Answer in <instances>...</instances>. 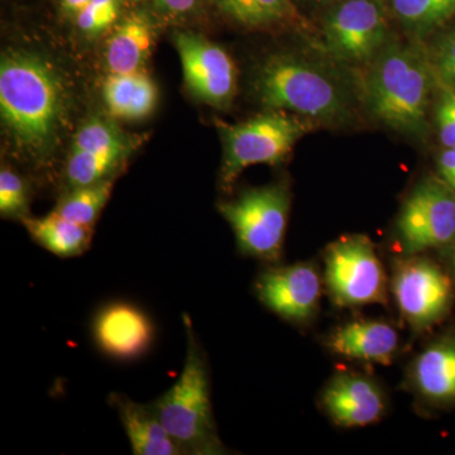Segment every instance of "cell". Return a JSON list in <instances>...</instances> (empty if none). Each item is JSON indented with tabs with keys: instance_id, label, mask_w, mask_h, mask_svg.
Returning <instances> with one entry per match:
<instances>
[{
	"instance_id": "1",
	"label": "cell",
	"mask_w": 455,
	"mask_h": 455,
	"mask_svg": "<svg viewBox=\"0 0 455 455\" xmlns=\"http://www.w3.org/2000/svg\"><path fill=\"white\" fill-rule=\"evenodd\" d=\"M0 112L9 139L33 163L55 152L68 116V94L50 62L26 51L4 53L0 62Z\"/></svg>"
},
{
	"instance_id": "2",
	"label": "cell",
	"mask_w": 455,
	"mask_h": 455,
	"mask_svg": "<svg viewBox=\"0 0 455 455\" xmlns=\"http://www.w3.org/2000/svg\"><path fill=\"white\" fill-rule=\"evenodd\" d=\"M254 97L267 110L290 112L311 124H350L355 97L331 66L293 52H278L254 68Z\"/></svg>"
},
{
	"instance_id": "3",
	"label": "cell",
	"mask_w": 455,
	"mask_h": 455,
	"mask_svg": "<svg viewBox=\"0 0 455 455\" xmlns=\"http://www.w3.org/2000/svg\"><path fill=\"white\" fill-rule=\"evenodd\" d=\"M434 66L414 42L392 40L364 68L362 101L390 130L423 139L427 130Z\"/></svg>"
},
{
	"instance_id": "4",
	"label": "cell",
	"mask_w": 455,
	"mask_h": 455,
	"mask_svg": "<svg viewBox=\"0 0 455 455\" xmlns=\"http://www.w3.org/2000/svg\"><path fill=\"white\" fill-rule=\"evenodd\" d=\"M187 357L178 381L149 403L184 455L227 454L212 415L211 377L205 353L188 314L182 315Z\"/></svg>"
},
{
	"instance_id": "5",
	"label": "cell",
	"mask_w": 455,
	"mask_h": 455,
	"mask_svg": "<svg viewBox=\"0 0 455 455\" xmlns=\"http://www.w3.org/2000/svg\"><path fill=\"white\" fill-rule=\"evenodd\" d=\"M223 142L220 184L232 190L241 173L253 164L283 163L293 147L311 130V123L281 110H268L248 121H215Z\"/></svg>"
},
{
	"instance_id": "6",
	"label": "cell",
	"mask_w": 455,
	"mask_h": 455,
	"mask_svg": "<svg viewBox=\"0 0 455 455\" xmlns=\"http://www.w3.org/2000/svg\"><path fill=\"white\" fill-rule=\"evenodd\" d=\"M291 196L284 184L247 188L235 199L218 204L232 227L241 253L268 263L283 257Z\"/></svg>"
},
{
	"instance_id": "7",
	"label": "cell",
	"mask_w": 455,
	"mask_h": 455,
	"mask_svg": "<svg viewBox=\"0 0 455 455\" xmlns=\"http://www.w3.org/2000/svg\"><path fill=\"white\" fill-rule=\"evenodd\" d=\"M390 17L383 0H339L322 13V40L334 61L366 68L391 41Z\"/></svg>"
},
{
	"instance_id": "8",
	"label": "cell",
	"mask_w": 455,
	"mask_h": 455,
	"mask_svg": "<svg viewBox=\"0 0 455 455\" xmlns=\"http://www.w3.org/2000/svg\"><path fill=\"white\" fill-rule=\"evenodd\" d=\"M325 281L339 307L386 304L387 277L379 254L366 235L340 236L325 253Z\"/></svg>"
},
{
	"instance_id": "9",
	"label": "cell",
	"mask_w": 455,
	"mask_h": 455,
	"mask_svg": "<svg viewBox=\"0 0 455 455\" xmlns=\"http://www.w3.org/2000/svg\"><path fill=\"white\" fill-rule=\"evenodd\" d=\"M396 228L405 256L448 245L455 239L454 191L442 180H424L407 196Z\"/></svg>"
},
{
	"instance_id": "10",
	"label": "cell",
	"mask_w": 455,
	"mask_h": 455,
	"mask_svg": "<svg viewBox=\"0 0 455 455\" xmlns=\"http://www.w3.org/2000/svg\"><path fill=\"white\" fill-rule=\"evenodd\" d=\"M392 289L398 309L415 331H427L440 322L453 299L447 275L433 260L418 254L395 263Z\"/></svg>"
},
{
	"instance_id": "11",
	"label": "cell",
	"mask_w": 455,
	"mask_h": 455,
	"mask_svg": "<svg viewBox=\"0 0 455 455\" xmlns=\"http://www.w3.org/2000/svg\"><path fill=\"white\" fill-rule=\"evenodd\" d=\"M173 44L188 90L209 106L229 107L236 92V70L229 53L191 31L173 33Z\"/></svg>"
},
{
	"instance_id": "12",
	"label": "cell",
	"mask_w": 455,
	"mask_h": 455,
	"mask_svg": "<svg viewBox=\"0 0 455 455\" xmlns=\"http://www.w3.org/2000/svg\"><path fill=\"white\" fill-rule=\"evenodd\" d=\"M90 331L99 352L118 362L142 358L156 338L151 316L139 305L124 300L109 301L99 307Z\"/></svg>"
},
{
	"instance_id": "13",
	"label": "cell",
	"mask_w": 455,
	"mask_h": 455,
	"mask_svg": "<svg viewBox=\"0 0 455 455\" xmlns=\"http://www.w3.org/2000/svg\"><path fill=\"white\" fill-rule=\"evenodd\" d=\"M254 292L269 311L301 324L315 315L322 280L311 263L269 267L257 277Z\"/></svg>"
},
{
	"instance_id": "14",
	"label": "cell",
	"mask_w": 455,
	"mask_h": 455,
	"mask_svg": "<svg viewBox=\"0 0 455 455\" xmlns=\"http://www.w3.org/2000/svg\"><path fill=\"white\" fill-rule=\"evenodd\" d=\"M322 406L338 427H362L382 418L386 398L379 386L363 374L339 373L325 386Z\"/></svg>"
},
{
	"instance_id": "15",
	"label": "cell",
	"mask_w": 455,
	"mask_h": 455,
	"mask_svg": "<svg viewBox=\"0 0 455 455\" xmlns=\"http://www.w3.org/2000/svg\"><path fill=\"white\" fill-rule=\"evenodd\" d=\"M326 346L344 358L391 364L400 346V337L388 323L359 320L334 329L326 338Z\"/></svg>"
},
{
	"instance_id": "16",
	"label": "cell",
	"mask_w": 455,
	"mask_h": 455,
	"mask_svg": "<svg viewBox=\"0 0 455 455\" xmlns=\"http://www.w3.org/2000/svg\"><path fill=\"white\" fill-rule=\"evenodd\" d=\"M156 25L143 11L121 18L107 42L106 61L110 74L143 71L156 44Z\"/></svg>"
},
{
	"instance_id": "17",
	"label": "cell",
	"mask_w": 455,
	"mask_h": 455,
	"mask_svg": "<svg viewBox=\"0 0 455 455\" xmlns=\"http://www.w3.org/2000/svg\"><path fill=\"white\" fill-rule=\"evenodd\" d=\"M108 403L116 410L134 455H184L164 429L149 403H134L122 394H110Z\"/></svg>"
},
{
	"instance_id": "18",
	"label": "cell",
	"mask_w": 455,
	"mask_h": 455,
	"mask_svg": "<svg viewBox=\"0 0 455 455\" xmlns=\"http://www.w3.org/2000/svg\"><path fill=\"white\" fill-rule=\"evenodd\" d=\"M415 390L433 403H455V335L431 344L411 368Z\"/></svg>"
},
{
	"instance_id": "19",
	"label": "cell",
	"mask_w": 455,
	"mask_h": 455,
	"mask_svg": "<svg viewBox=\"0 0 455 455\" xmlns=\"http://www.w3.org/2000/svg\"><path fill=\"white\" fill-rule=\"evenodd\" d=\"M103 98L108 112L122 121H140L154 113L158 90L143 71L110 74L103 84Z\"/></svg>"
},
{
	"instance_id": "20",
	"label": "cell",
	"mask_w": 455,
	"mask_h": 455,
	"mask_svg": "<svg viewBox=\"0 0 455 455\" xmlns=\"http://www.w3.org/2000/svg\"><path fill=\"white\" fill-rule=\"evenodd\" d=\"M22 223L36 243L60 259L82 256L94 236V228L80 226L53 211L42 218H26Z\"/></svg>"
},
{
	"instance_id": "21",
	"label": "cell",
	"mask_w": 455,
	"mask_h": 455,
	"mask_svg": "<svg viewBox=\"0 0 455 455\" xmlns=\"http://www.w3.org/2000/svg\"><path fill=\"white\" fill-rule=\"evenodd\" d=\"M220 13L245 28L277 26L307 27L293 0H214Z\"/></svg>"
},
{
	"instance_id": "22",
	"label": "cell",
	"mask_w": 455,
	"mask_h": 455,
	"mask_svg": "<svg viewBox=\"0 0 455 455\" xmlns=\"http://www.w3.org/2000/svg\"><path fill=\"white\" fill-rule=\"evenodd\" d=\"M134 148L136 140L98 151H70L65 169L66 190L116 178Z\"/></svg>"
},
{
	"instance_id": "23",
	"label": "cell",
	"mask_w": 455,
	"mask_h": 455,
	"mask_svg": "<svg viewBox=\"0 0 455 455\" xmlns=\"http://www.w3.org/2000/svg\"><path fill=\"white\" fill-rule=\"evenodd\" d=\"M386 4L403 31L418 40L455 14V0H386Z\"/></svg>"
},
{
	"instance_id": "24",
	"label": "cell",
	"mask_w": 455,
	"mask_h": 455,
	"mask_svg": "<svg viewBox=\"0 0 455 455\" xmlns=\"http://www.w3.org/2000/svg\"><path fill=\"white\" fill-rule=\"evenodd\" d=\"M116 180L110 178L88 187L66 190L53 212L80 226L94 228L112 196Z\"/></svg>"
},
{
	"instance_id": "25",
	"label": "cell",
	"mask_w": 455,
	"mask_h": 455,
	"mask_svg": "<svg viewBox=\"0 0 455 455\" xmlns=\"http://www.w3.org/2000/svg\"><path fill=\"white\" fill-rule=\"evenodd\" d=\"M133 140L110 119L94 116L83 123L75 134L71 151H98Z\"/></svg>"
},
{
	"instance_id": "26",
	"label": "cell",
	"mask_w": 455,
	"mask_h": 455,
	"mask_svg": "<svg viewBox=\"0 0 455 455\" xmlns=\"http://www.w3.org/2000/svg\"><path fill=\"white\" fill-rule=\"evenodd\" d=\"M0 214L4 220L23 221L29 215V188L26 180L12 170L0 171Z\"/></svg>"
},
{
	"instance_id": "27",
	"label": "cell",
	"mask_w": 455,
	"mask_h": 455,
	"mask_svg": "<svg viewBox=\"0 0 455 455\" xmlns=\"http://www.w3.org/2000/svg\"><path fill=\"white\" fill-rule=\"evenodd\" d=\"M123 0H92L74 22L86 37H98L121 20Z\"/></svg>"
},
{
	"instance_id": "28",
	"label": "cell",
	"mask_w": 455,
	"mask_h": 455,
	"mask_svg": "<svg viewBox=\"0 0 455 455\" xmlns=\"http://www.w3.org/2000/svg\"><path fill=\"white\" fill-rule=\"evenodd\" d=\"M433 66L443 84L455 90V28L443 36L436 44Z\"/></svg>"
},
{
	"instance_id": "29",
	"label": "cell",
	"mask_w": 455,
	"mask_h": 455,
	"mask_svg": "<svg viewBox=\"0 0 455 455\" xmlns=\"http://www.w3.org/2000/svg\"><path fill=\"white\" fill-rule=\"evenodd\" d=\"M156 11L172 20H187L200 11V0H148Z\"/></svg>"
},
{
	"instance_id": "30",
	"label": "cell",
	"mask_w": 455,
	"mask_h": 455,
	"mask_svg": "<svg viewBox=\"0 0 455 455\" xmlns=\"http://www.w3.org/2000/svg\"><path fill=\"white\" fill-rule=\"evenodd\" d=\"M438 171L440 180L455 193V146L445 148L440 154Z\"/></svg>"
},
{
	"instance_id": "31",
	"label": "cell",
	"mask_w": 455,
	"mask_h": 455,
	"mask_svg": "<svg viewBox=\"0 0 455 455\" xmlns=\"http://www.w3.org/2000/svg\"><path fill=\"white\" fill-rule=\"evenodd\" d=\"M436 121H438L439 137L445 148L455 146V123L451 118L447 110L443 107H438L436 112Z\"/></svg>"
},
{
	"instance_id": "32",
	"label": "cell",
	"mask_w": 455,
	"mask_h": 455,
	"mask_svg": "<svg viewBox=\"0 0 455 455\" xmlns=\"http://www.w3.org/2000/svg\"><path fill=\"white\" fill-rule=\"evenodd\" d=\"M92 0H59V8L65 17L75 20Z\"/></svg>"
},
{
	"instance_id": "33",
	"label": "cell",
	"mask_w": 455,
	"mask_h": 455,
	"mask_svg": "<svg viewBox=\"0 0 455 455\" xmlns=\"http://www.w3.org/2000/svg\"><path fill=\"white\" fill-rule=\"evenodd\" d=\"M440 107L447 110L451 118L455 123V90L444 84L443 86L442 98H440Z\"/></svg>"
},
{
	"instance_id": "34",
	"label": "cell",
	"mask_w": 455,
	"mask_h": 455,
	"mask_svg": "<svg viewBox=\"0 0 455 455\" xmlns=\"http://www.w3.org/2000/svg\"><path fill=\"white\" fill-rule=\"evenodd\" d=\"M293 2L296 3V5H301L302 8L307 9V11L323 13L325 9L339 2V0H293Z\"/></svg>"
},
{
	"instance_id": "35",
	"label": "cell",
	"mask_w": 455,
	"mask_h": 455,
	"mask_svg": "<svg viewBox=\"0 0 455 455\" xmlns=\"http://www.w3.org/2000/svg\"><path fill=\"white\" fill-rule=\"evenodd\" d=\"M448 259L449 262H451V269H453L455 276V239L448 244Z\"/></svg>"
},
{
	"instance_id": "36",
	"label": "cell",
	"mask_w": 455,
	"mask_h": 455,
	"mask_svg": "<svg viewBox=\"0 0 455 455\" xmlns=\"http://www.w3.org/2000/svg\"><path fill=\"white\" fill-rule=\"evenodd\" d=\"M383 2H385V3H386V0H383Z\"/></svg>"
}]
</instances>
